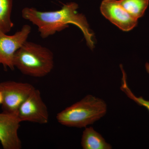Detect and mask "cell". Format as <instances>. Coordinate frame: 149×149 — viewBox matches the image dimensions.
I'll use <instances>...</instances> for the list:
<instances>
[{"instance_id":"obj_14","label":"cell","mask_w":149,"mask_h":149,"mask_svg":"<svg viewBox=\"0 0 149 149\" xmlns=\"http://www.w3.org/2000/svg\"><path fill=\"white\" fill-rule=\"evenodd\" d=\"M146 70L147 72L149 74V63H147L146 64Z\"/></svg>"},{"instance_id":"obj_12","label":"cell","mask_w":149,"mask_h":149,"mask_svg":"<svg viewBox=\"0 0 149 149\" xmlns=\"http://www.w3.org/2000/svg\"><path fill=\"white\" fill-rule=\"evenodd\" d=\"M120 67L123 73L122 83H121V87H120V89L121 91L126 94V95L128 96L129 98L133 100L139 105L145 107L149 112V100H145L142 97H136L133 94L130 88L128 87V84H127L126 74L123 70L122 65H120Z\"/></svg>"},{"instance_id":"obj_8","label":"cell","mask_w":149,"mask_h":149,"mask_svg":"<svg viewBox=\"0 0 149 149\" xmlns=\"http://www.w3.org/2000/svg\"><path fill=\"white\" fill-rule=\"evenodd\" d=\"M21 122L17 113H0V142L3 148H21V141L18 135Z\"/></svg>"},{"instance_id":"obj_2","label":"cell","mask_w":149,"mask_h":149,"mask_svg":"<svg viewBox=\"0 0 149 149\" xmlns=\"http://www.w3.org/2000/svg\"><path fill=\"white\" fill-rule=\"evenodd\" d=\"M13 63L15 67L25 75L45 77L54 68V54L46 47L27 41L15 54Z\"/></svg>"},{"instance_id":"obj_1","label":"cell","mask_w":149,"mask_h":149,"mask_svg":"<svg viewBox=\"0 0 149 149\" xmlns=\"http://www.w3.org/2000/svg\"><path fill=\"white\" fill-rule=\"evenodd\" d=\"M78 5L74 2L63 5L60 10L42 12L34 8L25 7L22 11V18L38 27L40 35L45 39L69 27V24L77 26L83 32L88 47H95L94 34L90 28L86 17L77 13Z\"/></svg>"},{"instance_id":"obj_9","label":"cell","mask_w":149,"mask_h":149,"mask_svg":"<svg viewBox=\"0 0 149 149\" xmlns=\"http://www.w3.org/2000/svg\"><path fill=\"white\" fill-rule=\"evenodd\" d=\"M83 149H111L110 144L92 127L85 128L81 139Z\"/></svg>"},{"instance_id":"obj_11","label":"cell","mask_w":149,"mask_h":149,"mask_svg":"<svg viewBox=\"0 0 149 149\" xmlns=\"http://www.w3.org/2000/svg\"><path fill=\"white\" fill-rule=\"evenodd\" d=\"M120 5L136 19L143 16L149 4V0H119Z\"/></svg>"},{"instance_id":"obj_4","label":"cell","mask_w":149,"mask_h":149,"mask_svg":"<svg viewBox=\"0 0 149 149\" xmlns=\"http://www.w3.org/2000/svg\"><path fill=\"white\" fill-rule=\"evenodd\" d=\"M32 84L14 81L0 83L2 93V109L3 112L17 113L20 105L35 90Z\"/></svg>"},{"instance_id":"obj_13","label":"cell","mask_w":149,"mask_h":149,"mask_svg":"<svg viewBox=\"0 0 149 149\" xmlns=\"http://www.w3.org/2000/svg\"><path fill=\"white\" fill-rule=\"evenodd\" d=\"M3 102V96L2 93L0 91V105L2 104Z\"/></svg>"},{"instance_id":"obj_6","label":"cell","mask_w":149,"mask_h":149,"mask_svg":"<svg viewBox=\"0 0 149 149\" xmlns=\"http://www.w3.org/2000/svg\"><path fill=\"white\" fill-rule=\"evenodd\" d=\"M17 115L21 122L29 121L47 124L49 120L47 107L43 101L40 91L35 88L19 108Z\"/></svg>"},{"instance_id":"obj_7","label":"cell","mask_w":149,"mask_h":149,"mask_svg":"<svg viewBox=\"0 0 149 149\" xmlns=\"http://www.w3.org/2000/svg\"><path fill=\"white\" fill-rule=\"evenodd\" d=\"M100 10L105 18L123 31H130L138 24V19L129 14L117 0H103Z\"/></svg>"},{"instance_id":"obj_10","label":"cell","mask_w":149,"mask_h":149,"mask_svg":"<svg viewBox=\"0 0 149 149\" xmlns=\"http://www.w3.org/2000/svg\"><path fill=\"white\" fill-rule=\"evenodd\" d=\"M13 0H0V31L8 33L13 27L11 19Z\"/></svg>"},{"instance_id":"obj_3","label":"cell","mask_w":149,"mask_h":149,"mask_svg":"<svg viewBox=\"0 0 149 149\" xmlns=\"http://www.w3.org/2000/svg\"><path fill=\"white\" fill-rule=\"evenodd\" d=\"M107 109L103 100L88 95L60 112L56 118L59 123L65 126L86 128L103 117Z\"/></svg>"},{"instance_id":"obj_5","label":"cell","mask_w":149,"mask_h":149,"mask_svg":"<svg viewBox=\"0 0 149 149\" xmlns=\"http://www.w3.org/2000/svg\"><path fill=\"white\" fill-rule=\"evenodd\" d=\"M31 31V26L28 24H24L13 35H8L0 31V64L5 69H14L15 54L27 41Z\"/></svg>"}]
</instances>
